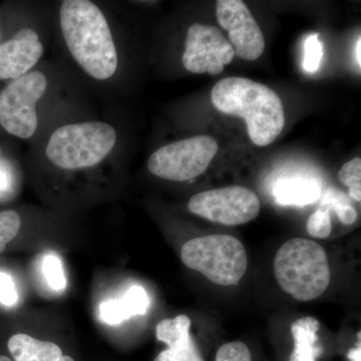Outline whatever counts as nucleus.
<instances>
[{"instance_id":"f257e3e1","label":"nucleus","mask_w":361,"mask_h":361,"mask_svg":"<svg viewBox=\"0 0 361 361\" xmlns=\"http://www.w3.org/2000/svg\"><path fill=\"white\" fill-rule=\"evenodd\" d=\"M61 26L71 56L96 80L113 77L118 54L106 16L92 1L66 0L61 7Z\"/></svg>"},{"instance_id":"f03ea898","label":"nucleus","mask_w":361,"mask_h":361,"mask_svg":"<svg viewBox=\"0 0 361 361\" xmlns=\"http://www.w3.org/2000/svg\"><path fill=\"white\" fill-rule=\"evenodd\" d=\"M211 99L221 113L245 121L256 146H269L284 129L283 104L267 85L246 78H226L213 87Z\"/></svg>"},{"instance_id":"7ed1b4c3","label":"nucleus","mask_w":361,"mask_h":361,"mask_svg":"<svg viewBox=\"0 0 361 361\" xmlns=\"http://www.w3.org/2000/svg\"><path fill=\"white\" fill-rule=\"evenodd\" d=\"M278 284L296 300H314L329 286L326 252L315 241L292 238L280 247L274 259Z\"/></svg>"},{"instance_id":"20e7f679","label":"nucleus","mask_w":361,"mask_h":361,"mask_svg":"<svg viewBox=\"0 0 361 361\" xmlns=\"http://www.w3.org/2000/svg\"><path fill=\"white\" fill-rule=\"evenodd\" d=\"M116 142V130L109 123H71L51 135L47 156L56 167L66 170L94 167L111 153Z\"/></svg>"},{"instance_id":"39448f33","label":"nucleus","mask_w":361,"mask_h":361,"mask_svg":"<svg viewBox=\"0 0 361 361\" xmlns=\"http://www.w3.org/2000/svg\"><path fill=\"white\" fill-rule=\"evenodd\" d=\"M180 258L188 268L221 286L238 284L248 266L246 249L241 241L224 234L189 240L182 247Z\"/></svg>"},{"instance_id":"423d86ee","label":"nucleus","mask_w":361,"mask_h":361,"mask_svg":"<svg viewBox=\"0 0 361 361\" xmlns=\"http://www.w3.org/2000/svg\"><path fill=\"white\" fill-rule=\"evenodd\" d=\"M219 145L210 135H196L171 142L149 157L148 169L161 179L185 182L203 174L215 158Z\"/></svg>"},{"instance_id":"0eeeda50","label":"nucleus","mask_w":361,"mask_h":361,"mask_svg":"<svg viewBox=\"0 0 361 361\" xmlns=\"http://www.w3.org/2000/svg\"><path fill=\"white\" fill-rule=\"evenodd\" d=\"M47 80L35 71L16 78L0 92V123L9 134L30 139L37 132V104L44 96Z\"/></svg>"},{"instance_id":"6e6552de","label":"nucleus","mask_w":361,"mask_h":361,"mask_svg":"<svg viewBox=\"0 0 361 361\" xmlns=\"http://www.w3.org/2000/svg\"><path fill=\"white\" fill-rule=\"evenodd\" d=\"M188 208L211 222L237 226L256 219L261 204L257 195L248 188L230 186L194 195Z\"/></svg>"},{"instance_id":"1a4fd4ad","label":"nucleus","mask_w":361,"mask_h":361,"mask_svg":"<svg viewBox=\"0 0 361 361\" xmlns=\"http://www.w3.org/2000/svg\"><path fill=\"white\" fill-rule=\"evenodd\" d=\"M183 63L190 73L220 75L232 63L234 49L219 28L194 23L188 30Z\"/></svg>"},{"instance_id":"9d476101","label":"nucleus","mask_w":361,"mask_h":361,"mask_svg":"<svg viewBox=\"0 0 361 361\" xmlns=\"http://www.w3.org/2000/svg\"><path fill=\"white\" fill-rule=\"evenodd\" d=\"M216 16L221 27L229 35L235 56L247 61H256L265 49V39L257 21L242 0H218Z\"/></svg>"},{"instance_id":"9b49d317","label":"nucleus","mask_w":361,"mask_h":361,"mask_svg":"<svg viewBox=\"0 0 361 361\" xmlns=\"http://www.w3.org/2000/svg\"><path fill=\"white\" fill-rule=\"evenodd\" d=\"M44 54V45L32 28H23L0 44V80H16L30 73Z\"/></svg>"},{"instance_id":"f8f14e48","label":"nucleus","mask_w":361,"mask_h":361,"mask_svg":"<svg viewBox=\"0 0 361 361\" xmlns=\"http://www.w3.org/2000/svg\"><path fill=\"white\" fill-rule=\"evenodd\" d=\"M191 320L187 315L167 318L157 324L156 336L168 348L155 361H205L191 336Z\"/></svg>"},{"instance_id":"ddd939ff","label":"nucleus","mask_w":361,"mask_h":361,"mask_svg":"<svg viewBox=\"0 0 361 361\" xmlns=\"http://www.w3.org/2000/svg\"><path fill=\"white\" fill-rule=\"evenodd\" d=\"M149 304L151 301L146 289L134 285L123 296L99 304V317L106 324H120L134 316L146 314Z\"/></svg>"},{"instance_id":"4468645a","label":"nucleus","mask_w":361,"mask_h":361,"mask_svg":"<svg viewBox=\"0 0 361 361\" xmlns=\"http://www.w3.org/2000/svg\"><path fill=\"white\" fill-rule=\"evenodd\" d=\"M8 349L16 361H75L71 356L63 355L54 342L39 341L27 334L11 336Z\"/></svg>"},{"instance_id":"2eb2a0df","label":"nucleus","mask_w":361,"mask_h":361,"mask_svg":"<svg viewBox=\"0 0 361 361\" xmlns=\"http://www.w3.org/2000/svg\"><path fill=\"white\" fill-rule=\"evenodd\" d=\"M322 187L317 180L294 178L280 180L273 189L275 201L281 206H306L319 200Z\"/></svg>"},{"instance_id":"dca6fc26","label":"nucleus","mask_w":361,"mask_h":361,"mask_svg":"<svg viewBox=\"0 0 361 361\" xmlns=\"http://www.w3.org/2000/svg\"><path fill=\"white\" fill-rule=\"evenodd\" d=\"M320 323L314 317L299 318L291 325L294 348L289 361H316L323 348L318 344Z\"/></svg>"},{"instance_id":"f3484780","label":"nucleus","mask_w":361,"mask_h":361,"mask_svg":"<svg viewBox=\"0 0 361 361\" xmlns=\"http://www.w3.org/2000/svg\"><path fill=\"white\" fill-rule=\"evenodd\" d=\"M320 198V207L334 210L342 224H355L357 220V211L351 204L348 195L336 188H329Z\"/></svg>"},{"instance_id":"a211bd4d","label":"nucleus","mask_w":361,"mask_h":361,"mask_svg":"<svg viewBox=\"0 0 361 361\" xmlns=\"http://www.w3.org/2000/svg\"><path fill=\"white\" fill-rule=\"evenodd\" d=\"M338 179L349 190V198L361 201V159L348 161L338 173Z\"/></svg>"},{"instance_id":"6ab92c4d","label":"nucleus","mask_w":361,"mask_h":361,"mask_svg":"<svg viewBox=\"0 0 361 361\" xmlns=\"http://www.w3.org/2000/svg\"><path fill=\"white\" fill-rule=\"evenodd\" d=\"M42 274L49 287L56 291L65 290L66 278L61 259L54 253L47 254L42 259Z\"/></svg>"},{"instance_id":"aec40b11","label":"nucleus","mask_w":361,"mask_h":361,"mask_svg":"<svg viewBox=\"0 0 361 361\" xmlns=\"http://www.w3.org/2000/svg\"><path fill=\"white\" fill-rule=\"evenodd\" d=\"M20 227L21 219L18 212L13 210L0 212V253L18 236Z\"/></svg>"},{"instance_id":"412c9836","label":"nucleus","mask_w":361,"mask_h":361,"mask_svg":"<svg viewBox=\"0 0 361 361\" xmlns=\"http://www.w3.org/2000/svg\"><path fill=\"white\" fill-rule=\"evenodd\" d=\"M332 230L331 215L329 209L320 207L308 218L307 232L314 238L324 239Z\"/></svg>"},{"instance_id":"4be33fe9","label":"nucleus","mask_w":361,"mask_h":361,"mask_svg":"<svg viewBox=\"0 0 361 361\" xmlns=\"http://www.w3.org/2000/svg\"><path fill=\"white\" fill-rule=\"evenodd\" d=\"M304 51V70L308 73H315L319 68L323 56V45L318 39V35H311L306 39Z\"/></svg>"},{"instance_id":"5701e85b","label":"nucleus","mask_w":361,"mask_h":361,"mask_svg":"<svg viewBox=\"0 0 361 361\" xmlns=\"http://www.w3.org/2000/svg\"><path fill=\"white\" fill-rule=\"evenodd\" d=\"M216 361H252L251 353L244 342H228L218 350Z\"/></svg>"},{"instance_id":"b1692460","label":"nucleus","mask_w":361,"mask_h":361,"mask_svg":"<svg viewBox=\"0 0 361 361\" xmlns=\"http://www.w3.org/2000/svg\"><path fill=\"white\" fill-rule=\"evenodd\" d=\"M18 293L11 275L0 272V303L6 307H13L18 303Z\"/></svg>"},{"instance_id":"393cba45","label":"nucleus","mask_w":361,"mask_h":361,"mask_svg":"<svg viewBox=\"0 0 361 361\" xmlns=\"http://www.w3.org/2000/svg\"><path fill=\"white\" fill-rule=\"evenodd\" d=\"M13 184V175L6 161L0 160V197L11 191Z\"/></svg>"},{"instance_id":"a878e982","label":"nucleus","mask_w":361,"mask_h":361,"mask_svg":"<svg viewBox=\"0 0 361 361\" xmlns=\"http://www.w3.org/2000/svg\"><path fill=\"white\" fill-rule=\"evenodd\" d=\"M349 361H361V346L360 341L356 348L351 349L348 353Z\"/></svg>"},{"instance_id":"bb28decb","label":"nucleus","mask_w":361,"mask_h":361,"mask_svg":"<svg viewBox=\"0 0 361 361\" xmlns=\"http://www.w3.org/2000/svg\"><path fill=\"white\" fill-rule=\"evenodd\" d=\"M361 39H358L357 42H356V51H355V56H356V63H357L358 68H361Z\"/></svg>"},{"instance_id":"cd10ccee","label":"nucleus","mask_w":361,"mask_h":361,"mask_svg":"<svg viewBox=\"0 0 361 361\" xmlns=\"http://www.w3.org/2000/svg\"><path fill=\"white\" fill-rule=\"evenodd\" d=\"M0 361H11L9 360L8 357H6V356L0 355Z\"/></svg>"}]
</instances>
